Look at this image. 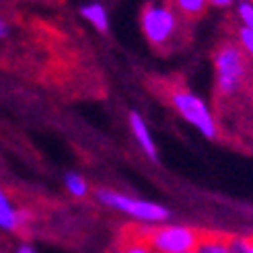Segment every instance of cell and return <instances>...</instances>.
<instances>
[{
    "label": "cell",
    "mask_w": 253,
    "mask_h": 253,
    "mask_svg": "<svg viewBox=\"0 0 253 253\" xmlns=\"http://www.w3.org/2000/svg\"><path fill=\"white\" fill-rule=\"evenodd\" d=\"M218 97H235L243 91L249 77V62L241 47L233 42H222L214 54Z\"/></svg>",
    "instance_id": "1"
},
{
    "label": "cell",
    "mask_w": 253,
    "mask_h": 253,
    "mask_svg": "<svg viewBox=\"0 0 253 253\" xmlns=\"http://www.w3.org/2000/svg\"><path fill=\"white\" fill-rule=\"evenodd\" d=\"M136 237H140L155 253H185L198 247L202 231L181 224H163L150 226V229H138Z\"/></svg>",
    "instance_id": "2"
},
{
    "label": "cell",
    "mask_w": 253,
    "mask_h": 253,
    "mask_svg": "<svg viewBox=\"0 0 253 253\" xmlns=\"http://www.w3.org/2000/svg\"><path fill=\"white\" fill-rule=\"evenodd\" d=\"M140 25H142V33L146 37V42L159 49L167 47L181 29L177 10L169 4H161V2H148L142 8Z\"/></svg>",
    "instance_id": "3"
},
{
    "label": "cell",
    "mask_w": 253,
    "mask_h": 253,
    "mask_svg": "<svg viewBox=\"0 0 253 253\" xmlns=\"http://www.w3.org/2000/svg\"><path fill=\"white\" fill-rule=\"evenodd\" d=\"M169 103L187 124H192L196 130H200V134H204L206 138L218 136V126H216V120H214L210 107L196 93L187 91L183 86H171Z\"/></svg>",
    "instance_id": "4"
},
{
    "label": "cell",
    "mask_w": 253,
    "mask_h": 253,
    "mask_svg": "<svg viewBox=\"0 0 253 253\" xmlns=\"http://www.w3.org/2000/svg\"><path fill=\"white\" fill-rule=\"evenodd\" d=\"M97 200L101 204L116 208V210L128 214V216H132L136 220H142V222H165L171 216V212L165 206L157 204V202L130 198L120 192H113V189H99Z\"/></svg>",
    "instance_id": "5"
},
{
    "label": "cell",
    "mask_w": 253,
    "mask_h": 253,
    "mask_svg": "<svg viewBox=\"0 0 253 253\" xmlns=\"http://www.w3.org/2000/svg\"><path fill=\"white\" fill-rule=\"evenodd\" d=\"M27 220H29V212L27 210H19V208L12 206L8 194L0 187V229L19 231Z\"/></svg>",
    "instance_id": "6"
},
{
    "label": "cell",
    "mask_w": 253,
    "mask_h": 253,
    "mask_svg": "<svg viewBox=\"0 0 253 253\" xmlns=\"http://www.w3.org/2000/svg\"><path fill=\"white\" fill-rule=\"evenodd\" d=\"M128 120H130L132 134H134V138H136V142L140 144V148L144 150V155H146L148 159L157 161V157H159V153H157V144H155V140H153V136H150V130H148V126H146L144 118H142L138 111H130Z\"/></svg>",
    "instance_id": "7"
},
{
    "label": "cell",
    "mask_w": 253,
    "mask_h": 253,
    "mask_svg": "<svg viewBox=\"0 0 253 253\" xmlns=\"http://www.w3.org/2000/svg\"><path fill=\"white\" fill-rule=\"evenodd\" d=\"M231 237L233 235L202 231V239L196 247V253H235L231 247Z\"/></svg>",
    "instance_id": "8"
},
{
    "label": "cell",
    "mask_w": 253,
    "mask_h": 253,
    "mask_svg": "<svg viewBox=\"0 0 253 253\" xmlns=\"http://www.w3.org/2000/svg\"><path fill=\"white\" fill-rule=\"evenodd\" d=\"M81 15L93 25V27L101 33H105L109 29V17H107V10L103 4L93 2V4H86L81 8Z\"/></svg>",
    "instance_id": "9"
},
{
    "label": "cell",
    "mask_w": 253,
    "mask_h": 253,
    "mask_svg": "<svg viewBox=\"0 0 253 253\" xmlns=\"http://www.w3.org/2000/svg\"><path fill=\"white\" fill-rule=\"evenodd\" d=\"M173 8L185 19H198L206 12L208 0H173Z\"/></svg>",
    "instance_id": "10"
},
{
    "label": "cell",
    "mask_w": 253,
    "mask_h": 253,
    "mask_svg": "<svg viewBox=\"0 0 253 253\" xmlns=\"http://www.w3.org/2000/svg\"><path fill=\"white\" fill-rule=\"evenodd\" d=\"M64 183H66V189L70 192V196H74V198H84L88 194V183L79 173H66Z\"/></svg>",
    "instance_id": "11"
},
{
    "label": "cell",
    "mask_w": 253,
    "mask_h": 253,
    "mask_svg": "<svg viewBox=\"0 0 253 253\" xmlns=\"http://www.w3.org/2000/svg\"><path fill=\"white\" fill-rule=\"evenodd\" d=\"M237 17L241 19V27L253 31V2L251 0H241L237 4Z\"/></svg>",
    "instance_id": "12"
},
{
    "label": "cell",
    "mask_w": 253,
    "mask_h": 253,
    "mask_svg": "<svg viewBox=\"0 0 253 253\" xmlns=\"http://www.w3.org/2000/svg\"><path fill=\"white\" fill-rule=\"evenodd\" d=\"M237 35H239V47L243 49L247 58L253 60V31L247 27H241L237 31Z\"/></svg>",
    "instance_id": "13"
},
{
    "label": "cell",
    "mask_w": 253,
    "mask_h": 253,
    "mask_svg": "<svg viewBox=\"0 0 253 253\" xmlns=\"http://www.w3.org/2000/svg\"><path fill=\"white\" fill-rule=\"evenodd\" d=\"M122 253H155V251L150 249L140 237H136V235H134V237L130 239V241L124 245Z\"/></svg>",
    "instance_id": "14"
},
{
    "label": "cell",
    "mask_w": 253,
    "mask_h": 253,
    "mask_svg": "<svg viewBox=\"0 0 253 253\" xmlns=\"http://www.w3.org/2000/svg\"><path fill=\"white\" fill-rule=\"evenodd\" d=\"M233 2H235V0H208V4L216 6V8H226V6H231Z\"/></svg>",
    "instance_id": "15"
},
{
    "label": "cell",
    "mask_w": 253,
    "mask_h": 253,
    "mask_svg": "<svg viewBox=\"0 0 253 253\" xmlns=\"http://www.w3.org/2000/svg\"><path fill=\"white\" fill-rule=\"evenodd\" d=\"M8 35V25H6V21L0 17V40H4V37Z\"/></svg>",
    "instance_id": "16"
},
{
    "label": "cell",
    "mask_w": 253,
    "mask_h": 253,
    "mask_svg": "<svg viewBox=\"0 0 253 253\" xmlns=\"http://www.w3.org/2000/svg\"><path fill=\"white\" fill-rule=\"evenodd\" d=\"M243 253H253V237L245 239V247H243Z\"/></svg>",
    "instance_id": "17"
},
{
    "label": "cell",
    "mask_w": 253,
    "mask_h": 253,
    "mask_svg": "<svg viewBox=\"0 0 253 253\" xmlns=\"http://www.w3.org/2000/svg\"><path fill=\"white\" fill-rule=\"evenodd\" d=\"M17 253H37V251H35L33 247H29V245H21Z\"/></svg>",
    "instance_id": "18"
},
{
    "label": "cell",
    "mask_w": 253,
    "mask_h": 253,
    "mask_svg": "<svg viewBox=\"0 0 253 253\" xmlns=\"http://www.w3.org/2000/svg\"><path fill=\"white\" fill-rule=\"evenodd\" d=\"M185 253H196V249H194V251H185Z\"/></svg>",
    "instance_id": "19"
},
{
    "label": "cell",
    "mask_w": 253,
    "mask_h": 253,
    "mask_svg": "<svg viewBox=\"0 0 253 253\" xmlns=\"http://www.w3.org/2000/svg\"><path fill=\"white\" fill-rule=\"evenodd\" d=\"M251 2H253V0H251Z\"/></svg>",
    "instance_id": "20"
}]
</instances>
